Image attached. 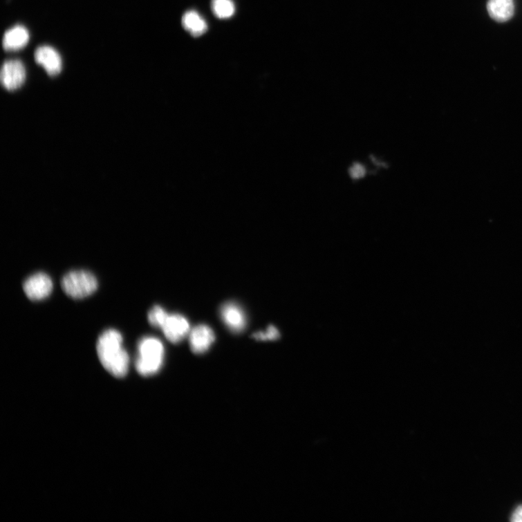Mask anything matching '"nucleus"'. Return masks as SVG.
Returning <instances> with one entry per match:
<instances>
[{
	"mask_svg": "<svg viewBox=\"0 0 522 522\" xmlns=\"http://www.w3.org/2000/svg\"><path fill=\"white\" fill-rule=\"evenodd\" d=\"M97 352L104 369L115 377H124L128 373L129 356L123 347V337L114 329L104 331L98 338Z\"/></svg>",
	"mask_w": 522,
	"mask_h": 522,
	"instance_id": "nucleus-1",
	"label": "nucleus"
},
{
	"mask_svg": "<svg viewBox=\"0 0 522 522\" xmlns=\"http://www.w3.org/2000/svg\"><path fill=\"white\" fill-rule=\"evenodd\" d=\"M136 369L144 377L152 376L160 369L164 359V347L160 339L154 337L142 338L138 346Z\"/></svg>",
	"mask_w": 522,
	"mask_h": 522,
	"instance_id": "nucleus-2",
	"label": "nucleus"
},
{
	"mask_svg": "<svg viewBox=\"0 0 522 522\" xmlns=\"http://www.w3.org/2000/svg\"><path fill=\"white\" fill-rule=\"evenodd\" d=\"M62 287L68 297L79 300L93 295L97 290L98 281L91 272L74 270L63 277Z\"/></svg>",
	"mask_w": 522,
	"mask_h": 522,
	"instance_id": "nucleus-3",
	"label": "nucleus"
},
{
	"mask_svg": "<svg viewBox=\"0 0 522 522\" xmlns=\"http://www.w3.org/2000/svg\"><path fill=\"white\" fill-rule=\"evenodd\" d=\"M24 290L28 299L39 301L46 299L53 289V283L50 276L38 272L28 277L24 282Z\"/></svg>",
	"mask_w": 522,
	"mask_h": 522,
	"instance_id": "nucleus-4",
	"label": "nucleus"
},
{
	"mask_svg": "<svg viewBox=\"0 0 522 522\" xmlns=\"http://www.w3.org/2000/svg\"><path fill=\"white\" fill-rule=\"evenodd\" d=\"M26 69L19 59H10L4 63L1 71V83L8 91L20 88L26 80Z\"/></svg>",
	"mask_w": 522,
	"mask_h": 522,
	"instance_id": "nucleus-5",
	"label": "nucleus"
},
{
	"mask_svg": "<svg viewBox=\"0 0 522 522\" xmlns=\"http://www.w3.org/2000/svg\"><path fill=\"white\" fill-rule=\"evenodd\" d=\"M161 330L167 339L176 344L188 335L189 324L187 319L180 315H169Z\"/></svg>",
	"mask_w": 522,
	"mask_h": 522,
	"instance_id": "nucleus-6",
	"label": "nucleus"
},
{
	"mask_svg": "<svg viewBox=\"0 0 522 522\" xmlns=\"http://www.w3.org/2000/svg\"><path fill=\"white\" fill-rule=\"evenodd\" d=\"M35 62L41 66L50 77H55L62 70L61 55L50 46L39 47L35 53Z\"/></svg>",
	"mask_w": 522,
	"mask_h": 522,
	"instance_id": "nucleus-7",
	"label": "nucleus"
},
{
	"mask_svg": "<svg viewBox=\"0 0 522 522\" xmlns=\"http://www.w3.org/2000/svg\"><path fill=\"white\" fill-rule=\"evenodd\" d=\"M215 340V334L211 327L201 324L196 326L189 335V345L196 354L205 353Z\"/></svg>",
	"mask_w": 522,
	"mask_h": 522,
	"instance_id": "nucleus-8",
	"label": "nucleus"
},
{
	"mask_svg": "<svg viewBox=\"0 0 522 522\" xmlns=\"http://www.w3.org/2000/svg\"><path fill=\"white\" fill-rule=\"evenodd\" d=\"M221 317L229 329L234 333H241L246 326L243 310L234 303H227L221 308Z\"/></svg>",
	"mask_w": 522,
	"mask_h": 522,
	"instance_id": "nucleus-9",
	"label": "nucleus"
},
{
	"mask_svg": "<svg viewBox=\"0 0 522 522\" xmlns=\"http://www.w3.org/2000/svg\"><path fill=\"white\" fill-rule=\"evenodd\" d=\"M490 17L499 23L510 21L514 14V0H488L487 4Z\"/></svg>",
	"mask_w": 522,
	"mask_h": 522,
	"instance_id": "nucleus-10",
	"label": "nucleus"
},
{
	"mask_svg": "<svg viewBox=\"0 0 522 522\" xmlns=\"http://www.w3.org/2000/svg\"><path fill=\"white\" fill-rule=\"evenodd\" d=\"M28 41V30L23 26H16L6 32L3 46L6 51H17L24 48Z\"/></svg>",
	"mask_w": 522,
	"mask_h": 522,
	"instance_id": "nucleus-11",
	"label": "nucleus"
},
{
	"mask_svg": "<svg viewBox=\"0 0 522 522\" xmlns=\"http://www.w3.org/2000/svg\"><path fill=\"white\" fill-rule=\"evenodd\" d=\"M184 28L190 32L193 37H199L207 31V24L196 11H189L183 19Z\"/></svg>",
	"mask_w": 522,
	"mask_h": 522,
	"instance_id": "nucleus-12",
	"label": "nucleus"
},
{
	"mask_svg": "<svg viewBox=\"0 0 522 522\" xmlns=\"http://www.w3.org/2000/svg\"><path fill=\"white\" fill-rule=\"evenodd\" d=\"M212 8L218 19H228L233 16L235 8L232 0H213Z\"/></svg>",
	"mask_w": 522,
	"mask_h": 522,
	"instance_id": "nucleus-13",
	"label": "nucleus"
},
{
	"mask_svg": "<svg viewBox=\"0 0 522 522\" xmlns=\"http://www.w3.org/2000/svg\"><path fill=\"white\" fill-rule=\"evenodd\" d=\"M168 316L169 313L162 307L155 306L148 313V321L153 326L161 329Z\"/></svg>",
	"mask_w": 522,
	"mask_h": 522,
	"instance_id": "nucleus-14",
	"label": "nucleus"
},
{
	"mask_svg": "<svg viewBox=\"0 0 522 522\" xmlns=\"http://www.w3.org/2000/svg\"><path fill=\"white\" fill-rule=\"evenodd\" d=\"M257 340H275L279 338L280 334L274 326H270L267 328L265 332H258L252 336Z\"/></svg>",
	"mask_w": 522,
	"mask_h": 522,
	"instance_id": "nucleus-15",
	"label": "nucleus"
},
{
	"mask_svg": "<svg viewBox=\"0 0 522 522\" xmlns=\"http://www.w3.org/2000/svg\"><path fill=\"white\" fill-rule=\"evenodd\" d=\"M349 174L353 180H360L366 175V169L362 164L355 162L349 170Z\"/></svg>",
	"mask_w": 522,
	"mask_h": 522,
	"instance_id": "nucleus-16",
	"label": "nucleus"
},
{
	"mask_svg": "<svg viewBox=\"0 0 522 522\" xmlns=\"http://www.w3.org/2000/svg\"><path fill=\"white\" fill-rule=\"evenodd\" d=\"M511 521L513 522H522V505H520L513 512Z\"/></svg>",
	"mask_w": 522,
	"mask_h": 522,
	"instance_id": "nucleus-17",
	"label": "nucleus"
}]
</instances>
